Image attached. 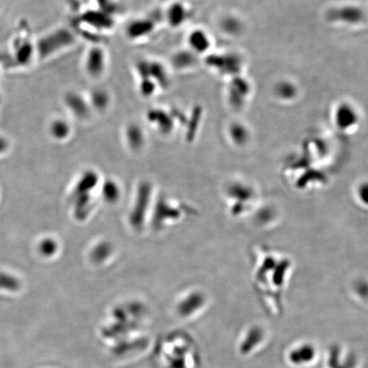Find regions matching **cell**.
<instances>
[{"instance_id":"1","label":"cell","mask_w":368,"mask_h":368,"mask_svg":"<svg viewBox=\"0 0 368 368\" xmlns=\"http://www.w3.org/2000/svg\"><path fill=\"white\" fill-rule=\"evenodd\" d=\"M326 17V20L331 23L357 26L367 20V13L362 6L347 3L329 9Z\"/></svg>"},{"instance_id":"2","label":"cell","mask_w":368,"mask_h":368,"mask_svg":"<svg viewBox=\"0 0 368 368\" xmlns=\"http://www.w3.org/2000/svg\"><path fill=\"white\" fill-rule=\"evenodd\" d=\"M360 120L358 109L351 102H338L333 110V121L340 131H348L357 127Z\"/></svg>"},{"instance_id":"3","label":"cell","mask_w":368,"mask_h":368,"mask_svg":"<svg viewBox=\"0 0 368 368\" xmlns=\"http://www.w3.org/2000/svg\"><path fill=\"white\" fill-rule=\"evenodd\" d=\"M318 357V349L311 343L294 346L288 353L286 360L294 367H306L312 365Z\"/></svg>"},{"instance_id":"4","label":"cell","mask_w":368,"mask_h":368,"mask_svg":"<svg viewBox=\"0 0 368 368\" xmlns=\"http://www.w3.org/2000/svg\"><path fill=\"white\" fill-rule=\"evenodd\" d=\"M251 84L248 80L241 78V75L235 76L230 87L231 104L233 102L237 108H241L246 102V98L251 94Z\"/></svg>"},{"instance_id":"5","label":"cell","mask_w":368,"mask_h":368,"mask_svg":"<svg viewBox=\"0 0 368 368\" xmlns=\"http://www.w3.org/2000/svg\"><path fill=\"white\" fill-rule=\"evenodd\" d=\"M266 334L264 331L260 327L254 326L246 332L243 336L241 343L240 344V349L241 354L248 356L251 353L259 349L263 344Z\"/></svg>"},{"instance_id":"6","label":"cell","mask_w":368,"mask_h":368,"mask_svg":"<svg viewBox=\"0 0 368 368\" xmlns=\"http://www.w3.org/2000/svg\"><path fill=\"white\" fill-rule=\"evenodd\" d=\"M344 353L340 347L334 346L326 357V368H356L357 360L353 356L343 357Z\"/></svg>"},{"instance_id":"7","label":"cell","mask_w":368,"mask_h":368,"mask_svg":"<svg viewBox=\"0 0 368 368\" xmlns=\"http://www.w3.org/2000/svg\"><path fill=\"white\" fill-rule=\"evenodd\" d=\"M273 92L278 100L291 102L299 97L300 89L293 81L283 80L275 84Z\"/></svg>"},{"instance_id":"8","label":"cell","mask_w":368,"mask_h":368,"mask_svg":"<svg viewBox=\"0 0 368 368\" xmlns=\"http://www.w3.org/2000/svg\"><path fill=\"white\" fill-rule=\"evenodd\" d=\"M189 43L190 47L193 50H197L198 53L207 51L212 45L211 39H210L207 33L201 30L194 32L192 35H190Z\"/></svg>"},{"instance_id":"9","label":"cell","mask_w":368,"mask_h":368,"mask_svg":"<svg viewBox=\"0 0 368 368\" xmlns=\"http://www.w3.org/2000/svg\"><path fill=\"white\" fill-rule=\"evenodd\" d=\"M224 33L232 36H238L244 30V25L239 18L235 17H226L221 24Z\"/></svg>"}]
</instances>
